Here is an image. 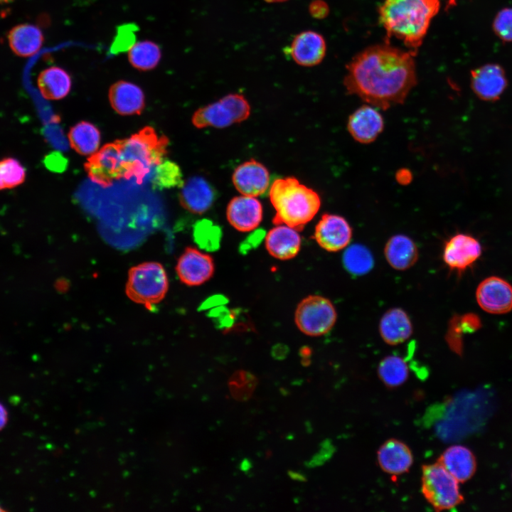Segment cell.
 Returning a JSON list of instances; mask_svg holds the SVG:
<instances>
[{"label":"cell","mask_w":512,"mask_h":512,"mask_svg":"<svg viewBox=\"0 0 512 512\" xmlns=\"http://www.w3.org/2000/svg\"><path fill=\"white\" fill-rule=\"evenodd\" d=\"M415 55L387 41L366 48L346 65L347 93L383 110L402 104L417 84Z\"/></svg>","instance_id":"6da1fadb"},{"label":"cell","mask_w":512,"mask_h":512,"mask_svg":"<svg viewBox=\"0 0 512 512\" xmlns=\"http://www.w3.org/2000/svg\"><path fill=\"white\" fill-rule=\"evenodd\" d=\"M439 9V0H384L378 18L386 32L385 41L395 37L416 55Z\"/></svg>","instance_id":"7a4b0ae2"},{"label":"cell","mask_w":512,"mask_h":512,"mask_svg":"<svg viewBox=\"0 0 512 512\" xmlns=\"http://www.w3.org/2000/svg\"><path fill=\"white\" fill-rule=\"evenodd\" d=\"M269 193L276 211L273 223L286 225L298 231L314 218L321 206L318 193L294 177L276 179Z\"/></svg>","instance_id":"3957f363"},{"label":"cell","mask_w":512,"mask_h":512,"mask_svg":"<svg viewBox=\"0 0 512 512\" xmlns=\"http://www.w3.org/2000/svg\"><path fill=\"white\" fill-rule=\"evenodd\" d=\"M117 142L123 161L124 178L134 177L139 184L143 183L152 167L164 159L169 144L167 137H159L151 127Z\"/></svg>","instance_id":"277c9868"},{"label":"cell","mask_w":512,"mask_h":512,"mask_svg":"<svg viewBox=\"0 0 512 512\" xmlns=\"http://www.w3.org/2000/svg\"><path fill=\"white\" fill-rule=\"evenodd\" d=\"M168 289V277L161 264L146 262L130 268L126 294L147 309L152 310L164 298Z\"/></svg>","instance_id":"5b68a950"},{"label":"cell","mask_w":512,"mask_h":512,"mask_svg":"<svg viewBox=\"0 0 512 512\" xmlns=\"http://www.w3.org/2000/svg\"><path fill=\"white\" fill-rule=\"evenodd\" d=\"M459 483L437 462L422 467V494L437 511L453 508L464 501Z\"/></svg>","instance_id":"8992f818"},{"label":"cell","mask_w":512,"mask_h":512,"mask_svg":"<svg viewBox=\"0 0 512 512\" xmlns=\"http://www.w3.org/2000/svg\"><path fill=\"white\" fill-rule=\"evenodd\" d=\"M336 311L331 302L320 295L304 298L295 311L294 320L298 329L310 336L328 333L334 326Z\"/></svg>","instance_id":"52a82bcc"},{"label":"cell","mask_w":512,"mask_h":512,"mask_svg":"<svg viewBox=\"0 0 512 512\" xmlns=\"http://www.w3.org/2000/svg\"><path fill=\"white\" fill-rule=\"evenodd\" d=\"M243 109L240 97L237 94H229L215 102L197 110L193 115L192 122L199 129L208 127H227L242 121Z\"/></svg>","instance_id":"ba28073f"},{"label":"cell","mask_w":512,"mask_h":512,"mask_svg":"<svg viewBox=\"0 0 512 512\" xmlns=\"http://www.w3.org/2000/svg\"><path fill=\"white\" fill-rule=\"evenodd\" d=\"M85 169L93 182L104 188L124 178L123 161L117 142L107 144L92 154L85 164Z\"/></svg>","instance_id":"9c48e42d"},{"label":"cell","mask_w":512,"mask_h":512,"mask_svg":"<svg viewBox=\"0 0 512 512\" xmlns=\"http://www.w3.org/2000/svg\"><path fill=\"white\" fill-rule=\"evenodd\" d=\"M179 279L188 286H198L210 279L215 270L213 257L196 247H186L176 267Z\"/></svg>","instance_id":"30bf717a"},{"label":"cell","mask_w":512,"mask_h":512,"mask_svg":"<svg viewBox=\"0 0 512 512\" xmlns=\"http://www.w3.org/2000/svg\"><path fill=\"white\" fill-rule=\"evenodd\" d=\"M352 238V229L342 216L326 213L317 223L314 239L328 252H338L346 248Z\"/></svg>","instance_id":"8fae6325"},{"label":"cell","mask_w":512,"mask_h":512,"mask_svg":"<svg viewBox=\"0 0 512 512\" xmlns=\"http://www.w3.org/2000/svg\"><path fill=\"white\" fill-rule=\"evenodd\" d=\"M481 255V246L475 238L458 233L445 242L443 260L451 270L460 273L471 267Z\"/></svg>","instance_id":"7c38bea8"},{"label":"cell","mask_w":512,"mask_h":512,"mask_svg":"<svg viewBox=\"0 0 512 512\" xmlns=\"http://www.w3.org/2000/svg\"><path fill=\"white\" fill-rule=\"evenodd\" d=\"M476 298L480 307L486 312L501 314L512 309V286L498 277H490L478 286Z\"/></svg>","instance_id":"4fadbf2b"},{"label":"cell","mask_w":512,"mask_h":512,"mask_svg":"<svg viewBox=\"0 0 512 512\" xmlns=\"http://www.w3.org/2000/svg\"><path fill=\"white\" fill-rule=\"evenodd\" d=\"M508 85L503 68L496 63H487L471 71V87L481 100L494 102L500 98Z\"/></svg>","instance_id":"5bb4252c"},{"label":"cell","mask_w":512,"mask_h":512,"mask_svg":"<svg viewBox=\"0 0 512 512\" xmlns=\"http://www.w3.org/2000/svg\"><path fill=\"white\" fill-rule=\"evenodd\" d=\"M384 128L382 114L376 107L363 105L348 117L347 129L354 140L361 144H370L381 134Z\"/></svg>","instance_id":"9a60e30c"},{"label":"cell","mask_w":512,"mask_h":512,"mask_svg":"<svg viewBox=\"0 0 512 512\" xmlns=\"http://www.w3.org/2000/svg\"><path fill=\"white\" fill-rule=\"evenodd\" d=\"M233 183L242 195L257 197L267 191L270 185V174L263 164L251 159L239 165L235 169Z\"/></svg>","instance_id":"2e32d148"},{"label":"cell","mask_w":512,"mask_h":512,"mask_svg":"<svg viewBox=\"0 0 512 512\" xmlns=\"http://www.w3.org/2000/svg\"><path fill=\"white\" fill-rule=\"evenodd\" d=\"M262 213L261 203L255 197L244 195L233 198L226 210L228 222L240 232L255 229L262 221Z\"/></svg>","instance_id":"e0dca14e"},{"label":"cell","mask_w":512,"mask_h":512,"mask_svg":"<svg viewBox=\"0 0 512 512\" xmlns=\"http://www.w3.org/2000/svg\"><path fill=\"white\" fill-rule=\"evenodd\" d=\"M326 50V41L320 33L305 31L294 37L289 48V54L297 64L311 67L322 61Z\"/></svg>","instance_id":"ac0fdd59"},{"label":"cell","mask_w":512,"mask_h":512,"mask_svg":"<svg viewBox=\"0 0 512 512\" xmlns=\"http://www.w3.org/2000/svg\"><path fill=\"white\" fill-rule=\"evenodd\" d=\"M181 188L180 203L185 209L193 213H205L215 199L213 186L201 176L189 178Z\"/></svg>","instance_id":"d6986e66"},{"label":"cell","mask_w":512,"mask_h":512,"mask_svg":"<svg viewBox=\"0 0 512 512\" xmlns=\"http://www.w3.org/2000/svg\"><path fill=\"white\" fill-rule=\"evenodd\" d=\"M109 100L119 114H140L145 106V96L137 85L126 80L114 82L109 90Z\"/></svg>","instance_id":"ffe728a7"},{"label":"cell","mask_w":512,"mask_h":512,"mask_svg":"<svg viewBox=\"0 0 512 512\" xmlns=\"http://www.w3.org/2000/svg\"><path fill=\"white\" fill-rule=\"evenodd\" d=\"M377 457L381 469L394 476L407 472L413 463L409 447L394 438L388 439L380 447Z\"/></svg>","instance_id":"44dd1931"},{"label":"cell","mask_w":512,"mask_h":512,"mask_svg":"<svg viewBox=\"0 0 512 512\" xmlns=\"http://www.w3.org/2000/svg\"><path fill=\"white\" fill-rule=\"evenodd\" d=\"M265 247L272 257L281 260H289L299 252L301 237L296 229L286 225H277L267 233Z\"/></svg>","instance_id":"7402d4cb"},{"label":"cell","mask_w":512,"mask_h":512,"mask_svg":"<svg viewBox=\"0 0 512 512\" xmlns=\"http://www.w3.org/2000/svg\"><path fill=\"white\" fill-rule=\"evenodd\" d=\"M437 462L461 483L470 479L476 469L474 454L462 445L448 447L438 458Z\"/></svg>","instance_id":"603a6c76"},{"label":"cell","mask_w":512,"mask_h":512,"mask_svg":"<svg viewBox=\"0 0 512 512\" xmlns=\"http://www.w3.org/2000/svg\"><path fill=\"white\" fill-rule=\"evenodd\" d=\"M413 331L411 320L401 308H391L381 317L379 332L389 345H398L407 341Z\"/></svg>","instance_id":"cb8c5ba5"},{"label":"cell","mask_w":512,"mask_h":512,"mask_svg":"<svg viewBox=\"0 0 512 512\" xmlns=\"http://www.w3.org/2000/svg\"><path fill=\"white\" fill-rule=\"evenodd\" d=\"M388 263L397 270H406L417 261L419 252L416 244L409 237L398 234L392 236L384 247Z\"/></svg>","instance_id":"d4e9b609"},{"label":"cell","mask_w":512,"mask_h":512,"mask_svg":"<svg viewBox=\"0 0 512 512\" xmlns=\"http://www.w3.org/2000/svg\"><path fill=\"white\" fill-rule=\"evenodd\" d=\"M7 38L11 50L20 57L34 55L44 41L41 30L31 23H21L13 27L9 31Z\"/></svg>","instance_id":"484cf974"},{"label":"cell","mask_w":512,"mask_h":512,"mask_svg":"<svg viewBox=\"0 0 512 512\" xmlns=\"http://www.w3.org/2000/svg\"><path fill=\"white\" fill-rule=\"evenodd\" d=\"M38 87L41 95L48 100H60L66 97L72 87L70 74L58 66L42 70L38 77Z\"/></svg>","instance_id":"4316f807"},{"label":"cell","mask_w":512,"mask_h":512,"mask_svg":"<svg viewBox=\"0 0 512 512\" xmlns=\"http://www.w3.org/2000/svg\"><path fill=\"white\" fill-rule=\"evenodd\" d=\"M100 132L92 123L82 121L70 128L68 139L71 147L81 155H92L100 144Z\"/></svg>","instance_id":"83f0119b"},{"label":"cell","mask_w":512,"mask_h":512,"mask_svg":"<svg viewBox=\"0 0 512 512\" xmlns=\"http://www.w3.org/2000/svg\"><path fill=\"white\" fill-rule=\"evenodd\" d=\"M161 58V50L158 44L149 40L137 42L128 51L131 65L141 71L154 69Z\"/></svg>","instance_id":"f1b7e54d"},{"label":"cell","mask_w":512,"mask_h":512,"mask_svg":"<svg viewBox=\"0 0 512 512\" xmlns=\"http://www.w3.org/2000/svg\"><path fill=\"white\" fill-rule=\"evenodd\" d=\"M378 374L387 387L396 388L402 385L407 380L409 368L402 358L388 356L380 362Z\"/></svg>","instance_id":"f546056e"},{"label":"cell","mask_w":512,"mask_h":512,"mask_svg":"<svg viewBox=\"0 0 512 512\" xmlns=\"http://www.w3.org/2000/svg\"><path fill=\"white\" fill-rule=\"evenodd\" d=\"M342 262L347 272L356 276L368 273L374 265L370 251L361 244L348 246L343 254Z\"/></svg>","instance_id":"4dcf8cb0"},{"label":"cell","mask_w":512,"mask_h":512,"mask_svg":"<svg viewBox=\"0 0 512 512\" xmlns=\"http://www.w3.org/2000/svg\"><path fill=\"white\" fill-rule=\"evenodd\" d=\"M182 172L179 166L170 160H163L156 166L151 180L154 189L162 190L183 185Z\"/></svg>","instance_id":"1f68e13d"},{"label":"cell","mask_w":512,"mask_h":512,"mask_svg":"<svg viewBox=\"0 0 512 512\" xmlns=\"http://www.w3.org/2000/svg\"><path fill=\"white\" fill-rule=\"evenodd\" d=\"M26 177V169L18 159L6 157L0 160V191L22 184Z\"/></svg>","instance_id":"d6a6232c"},{"label":"cell","mask_w":512,"mask_h":512,"mask_svg":"<svg viewBox=\"0 0 512 512\" xmlns=\"http://www.w3.org/2000/svg\"><path fill=\"white\" fill-rule=\"evenodd\" d=\"M257 385V378L245 370H237L230 378L228 386L234 399L245 401L252 395Z\"/></svg>","instance_id":"836d02e7"},{"label":"cell","mask_w":512,"mask_h":512,"mask_svg":"<svg viewBox=\"0 0 512 512\" xmlns=\"http://www.w3.org/2000/svg\"><path fill=\"white\" fill-rule=\"evenodd\" d=\"M139 27L136 23H127L119 25L116 30L110 46V53L114 55L129 51L137 43V32Z\"/></svg>","instance_id":"e575fe53"},{"label":"cell","mask_w":512,"mask_h":512,"mask_svg":"<svg viewBox=\"0 0 512 512\" xmlns=\"http://www.w3.org/2000/svg\"><path fill=\"white\" fill-rule=\"evenodd\" d=\"M492 27L501 40L512 42V8H504L499 11L494 18Z\"/></svg>","instance_id":"d590c367"},{"label":"cell","mask_w":512,"mask_h":512,"mask_svg":"<svg viewBox=\"0 0 512 512\" xmlns=\"http://www.w3.org/2000/svg\"><path fill=\"white\" fill-rule=\"evenodd\" d=\"M218 228L215 226H213L210 221L203 220L198 221L194 228L193 236L196 242L203 248L210 247V243L213 242L215 245L214 240L218 242L219 238H217V235L220 234L217 232Z\"/></svg>","instance_id":"8d00e7d4"},{"label":"cell","mask_w":512,"mask_h":512,"mask_svg":"<svg viewBox=\"0 0 512 512\" xmlns=\"http://www.w3.org/2000/svg\"><path fill=\"white\" fill-rule=\"evenodd\" d=\"M43 162L48 169L57 173L65 171L68 165V159L58 151H53L46 155Z\"/></svg>","instance_id":"74e56055"},{"label":"cell","mask_w":512,"mask_h":512,"mask_svg":"<svg viewBox=\"0 0 512 512\" xmlns=\"http://www.w3.org/2000/svg\"><path fill=\"white\" fill-rule=\"evenodd\" d=\"M309 11L312 17L321 19L325 18L328 15L329 8L324 1L314 0L309 6Z\"/></svg>","instance_id":"f35d334b"},{"label":"cell","mask_w":512,"mask_h":512,"mask_svg":"<svg viewBox=\"0 0 512 512\" xmlns=\"http://www.w3.org/2000/svg\"><path fill=\"white\" fill-rule=\"evenodd\" d=\"M396 178L400 183L406 184L410 181L412 175L408 170L402 169L398 171Z\"/></svg>","instance_id":"ab89813d"},{"label":"cell","mask_w":512,"mask_h":512,"mask_svg":"<svg viewBox=\"0 0 512 512\" xmlns=\"http://www.w3.org/2000/svg\"><path fill=\"white\" fill-rule=\"evenodd\" d=\"M9 415L6 407L0 402V431H1L7 424Z\"/></svg>","instance_id":"60d3db41"},{"label":"cell","mask_w":512,"mask_h":512,"mask_svg":"<svg viewBox=\"0 0 512 512\" xmlns=\"http://www.w3.org/2000/svg\"><path fill=\"white\" fill-rule=\"evenodd\" d=\"M288 475L292 479H293L294 481H306V476L303 474L298 472V471H292V470L288 471Z\"/></svg>","instance_id":"b9f144b4"},{"label":"cell","mask_w":512,"mask_h":512,"mask_svg":"<svg viewBox=\"0 0 512 512\" xmlns=\"http://www.w3.org/2000/svg\"><path fill=\"white\" fill-rule=\"evenodd\" d=\"M287 353V351L285 348L282 347L279 348H275L273 351V356L277 359H283Z\"/></svg>","instance_id":"7bdbcfd3"},{"label":"cell","mask_w":512,"mask_h":512,"mask_svg":"<svg viewBox=\"0 0 512 512\" xmlns=\"http://www.w3.org/2000/svg\"><path fill=\"white\" fill-rule=\"evenodd\" d=\"M240 468L244 472L248 471L252 468L251 461L247 458L244 459L240 463Z\"/></svg>","instance_id":"ee69618b"},{"label":"cell","mask_w":512,"mask_h":512,"mask_svg":"<svg viewBox=\"0 0 512 512\" xmlns=\"http://www.w3.org/2000/svg\"><path fill=\"white\" fill-rule=\"evenodd\" d=\"M300 355L304 358H307L311 355V351L308 348H302L300 351Z\"/></svg>","instance_id":"f6af8a7d"},{"label":"cell","mask_w":512,"mask_h":512,"mask_svg":"<svg viewBox=\"0 0 512 512\" xmlns=\"http://www.w3.org/2000/svg\"><path fill=\"white\" fill-rule=\"evenodd\" d=\"M457 5V0H447V4H446V11L450 9L451 8Z\"/></svg>","instance_id":"bcb514c9"},{"label":"cell","mask_w":512,"mask_h":512,"mask_svg":"<svg viewBox=\"0 0 512 512\" xmlns=\"http://www.w3.org/2000/svg\"><path fill=\"white\" fill-rule=\"evenodd\" d=\"M265 1L267 2H269V3H277V2H282V1H284L287 0H265Z\"/></svg>","instance_id":"7dc6e473"},{"label":"cell","mask_w":512,"mask_h":512,"mask_svg":"<svg viewBox=\"0 0 512 512\" xmlns=\"http://www.w3.org/2000/svg\"><path fill=\"white\" fill-rule=\"evenodd\" d=\"M5 511V509L0 506V512Z\"/></svg>","instance_id":"c3c4849f"}]
</instances>
